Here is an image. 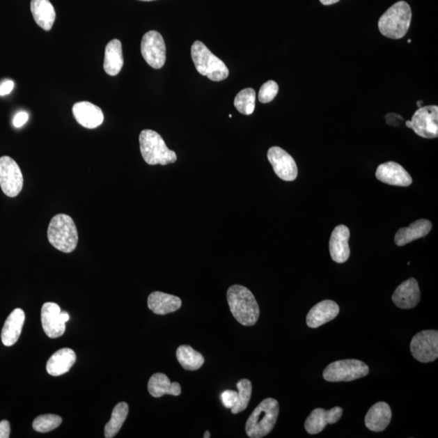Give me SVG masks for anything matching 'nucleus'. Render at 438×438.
I'll use <instances>...</instances> for the list:
<instances>
[{
  "label": "nucleus",
  "instance_id": "obj_1",
  "mask_svg": "<svg viewBox=\"0 0 438 438\" xmlns=\"http://www.w3.org/2000/svg\"><path fill=\"white\" fill-rule=\"evenodd\" d=\"M231 313L244 327H253L260 317V308L250 290L241 285L230 286L226 293Z\"/></svg>",
  "mask_w": 438,
  "mask_h": 438
},
{
  "label": "nucleus",
  "instance_id": "obj_2",
  "mask_svg": "<svg viewBox=\"0 0 438 438\" xmlns=\"http://www.w3.org/2000/svg\"><path fill=\"white\" fill-rule=\"evenodd\" d=\"M279 414V402L273 398H265L255 408L246 422V434L250 438L268 435L276 424Z\"/></svg>",
  "mask_w": 438,
  "mask_h": 438
},
{
  "label": "nucleus",
  "instance_id": "obj_3",
  "mask_svg": "<svg viewBox=\"0 0 438 438\" xmlns=\"http://www.w3.org/2000/svg\"><path fill=\"white\" fill-rule=\"evenodd\" d=\"M412 16L409 4L405 1L398 2L379 19V31L386 38L400 39L406 36L409 29Z\"/></svg>",
  "mask_w": 438,
  "mask_h": 438
},
{
  "label": "nucleus",
  "instance_id": "obj_4",
  "mask_svg": "<svg viewBox=\"0 0 438 438\" xmlns=\"http://www.w3.org/2000/svg\"><path fill=\"white\" fill-rule=\"evenodd\" d=\"M47 237L53 247L61 252H73L77 246L78 233L75 223L70 216L60 214L53 217L48 226Z\"/></svg>",
  "mask_w": 438,
  "mask_h": 438
},
{
  "label": "nucleus",
  "instance_id": "obj_5",
  "mask_svg": "<svg viewBox=\"0 0 438 438\" xmlns=\"http://www.w3.org/2000/svg\"><path fill=\"white\" fill-rule=\"evenodd\" d=\"M139 141L141 155L147 164L166 166L176 162L175 152L169 149L164 140L155 131H142Z\"/></svg>",
  "mask_w": 438,
  "mask_h": 438
},
{
  "label": "nucleus",
  "instance_id": "obj_6",
  "mask_svg": "<svg viewBox=\"0 0 438 438\" xmlns=\"http://www.w3.org/2000/svg\"><path fill=\"white\" fill-rule=\"evenodd\" d=\"M191 56L196 70L201 75L206 76L213 81H224L228 77L229 70L224 62L214 56L203 42H194Z\"/></svg>",
  "mask_w": 438,
  "mask_h": 438
},
{
  "label": "nucleus",
  "instance_id": "obj_7",
  "mask_svg": "<svg viewBox=\"0 0 438 438\" xmlns=\"http://www.w3.org/2000/svg\"><path fill=\"white\" fill-rule=\"evenodd\" d=\"M369 368L365 362L354 359L334 361L324 368L323 377L331 382H352L368 375Z\"/></svg>",
  "mask_w": 438,
  "mask_h": 438
},
{
  "label": "nucleus",
  "instance_id": "obj_8",
  "mask_svg": "<svg viewBox=\"0 0 438 438\" xmlns=\"http://www.w3.org/2000/svg\"><path fill=\"white\" fill-rule=\"evenodd\" d=\"M408 129L414 130L418 136L427 139L438 136V107H421L413 115L412 120L406 122Z\"/></svg>",
  "mask_w": 438,
  "mask_h": 438
},
{
  "label": "nucleus",
  "instance_id": "obj_9",
  "mask_svg": "<svg viewBox=\"0 0 438 438\" xmlns=\"http://www.w3.org/2000/svg\"><path fill=\"white\" fill-rule=\"evenodd\" d=\"M23 184L22 172L16 161L8 156L0 157V187L3 193L15 198L21 193Z\"/></svg>",
  "mask_w": 438,
  "mask_h": 438
},
{
  "label": "nucleus",
  "instance_id": "obj_10",
  "mask_svg": "<svg viewBox=\"0 0 438 438\" xmlns=\"http://www.w3.org/2000/svg\"><path fill=\"white\" fill-rule=\"evenodd\" d=\"M411 352L413 357L421 363H430L438 357V332L435 329H427L416 334L412 338Z\"/></svg>",
  "mask_w": 438,
  "mask_h": 438
},
{
  "label": "nucleus",
  "instance_id": "obj_11",
  "mask_svg": "<svg viewBox=\"0 0 438 438\" xmlns=\"http://www.w3.org/2000/svg\"><path fill=\"white\" fill-rule=\"evenodd\" d=\"M141 55L152 68L159 70L166 62V45L159 32L151 31L145 34L141 43Z\"/></svg>",
  "mask_w": 438,
  "mask_h": 438
},
{
  "label": "nucleus",
  "instance_id": "obj_12",
  "mask_svg": "<svg viewBox=\"0 0 438 438\" xmlns=\"http://www.w3.org/2000/svg\"><path fill=\"white\" fill-rule=\"evenodd\" d=\"M41 317L42 328L49 338H56L65 334L70 314L62 312L57 304L52 302L44 304Z\"/></svg>",
  "mask_w": 438,
  "mask_h": 438
},
{
  "label": "nucleus",
  "instance_id": "obj_13",
  "mask_svg": "<svg viewBox=\"0 0 438 438\" xmlns=\"http://www.w3.org/2000/svg\"><path fill=\"white\" fill-rule=\"evenodd\" d=\"M269 164L280 179L285 181H294L297 178V165L293 157L282 148L273 146L267 152Z\"/></svg>",
  "mask_w": 438,
  "mask_h": 438
},
{
  "label": "nucleus",
  "instance_id": "obj_14",
  "mask_svg": "<svg viewBox=\"0 0 438 438\" xmlns=\"http://www.w3.org/2000/svg\"><path fill=\"white\" fill-rule=\"evenodd\" d=\"M343 411L341 407H334L331 410L316 408L307 418L304 423V429L309 435H318L327 425L336 424L341 419Z\"/></svg>",
  "mask_w": 438,
  "mask_h": 438
},
{
  "label": "nucleus",
  "instance_id": "obj_15",
  "mask_svg": "<svg viewBox=\"0 0 438 438\" xmlns=\"http://www.w3.org/2000/svg\"><path fill=\"white\" fill-rule=\"evenodd\" d=\"M376 177L382 183L393 186L407 187L412 183L409 173L396 162H388L379 165Z\"/></svg>",
  "mask_w": 438,
  "mask_h": 438
},
{
  "label": "nucleus",
  "instance_id": "obj_16",
  "mask_svg": "<svg viewBox=\"0 0 438 438\" xmlns=\"http://www.w3.org/2000/svg\"><path fill=\"white\" fill-rule=\"evenodd\" d=\"M349 238H350V230L345 225H338L333 230L331 240H329V253L334 262L344 263L350 257Z\"/></svg>",
  "mask_w": 438,
  "mask_h": 438
},
{
  "label": "nucleus",
  "instance_id": "obj_17",
  "mask_svg": "<svg viewBox=\"0 0 438 438\" xmlns=\"http://www.w3.org/2000/svg\"><path fill=\"white\" fill-rule=\"evenodd\" d=\"M392 300L398 308H415L421 300V290L416 279L411 278L401 283L393 292Z\"/></svg>",
  "mask_w": 438,
  "mask_h": 438
},
{
  "label": "nucleus",
  "instance_id": "obj_18",
  "mask_svg": "<svg viewBox=\"0 0 438 438\" xmlns=\"http://www.w3.org/2000/svg\"><path fill=\"white\" fill-rule=\"evenodd\" d=\"M72 113L78 124L88 130L96 129L104 120L101 108L88 102L76 103Z\"/></svg>",
  "mask_w": 438,
  "mask_h": 438
},
{
  "label": "nucleus",
  "instance_id": "obj_19",
  "mask_svg": "<svg viewBox=\"0 0 438 438\" xmlns=\"http://www.w3.org/2000/svg\"><path fill=\"white\" fill-rule=\"evenodd\" d=\"M339 306L333 300H323L310 309L306 318L308 327L318 328L336 318L339 313Z\"/></svg>",
  "mask_w": 438,
  "mask_h": 438
},
{
  "label": "nucleus",
  "instance_id": "obj_20",
  "mask_svg": "<svg viewBox=\"0 0 438 438\" xmlns=\"http://www.w3.org/2000/svg\"><path fill=\"white\" fill-rule=\"evenodd\" d=\"M391 418L390 405L385 402H379L368 410L365 419L366 425L373 432H382L390 425Z\"/></svg>",
  "mask_w": 438,
  "mask_h": 438
},
{
  "label": "nucleus",
  "instance_id": "obj_21",
  "mask_svg": "<svg viewBox=\"0 0 438 438\" xmlns=\"http://www.w3.org/2000/svg\"><path fill=\"white\" fill-rule=\"evenodd\" d=\"M26 315L22 309L16 308L9 315L3 324L1 341L4 346L11 347L18 341L22 331Z\"/></svg>",
  "mask_w": 438,
  "mask_h": 438
},
{
  "label": "nucleus",
  "instance_id": "obj_22",
  "mask_svg": "<svg viewBox=\"0 0 438 438\" xmlns=\"http://www.w3.org/2000/svg\"><path fill=\"white\" fill-rule=\"evenodd\" d=\"M147 303L151 311L157 315L174 313L182 306L180 297L161 292H152L148 297Z\"/></svg>",
  "mask_w": 438,
  "mask_h": 438
},
{
  "label": "nucleus",
  "instance_id": "obj_23",
  "mask_svg": "<svg viewBox=\"0 0 438 438\" xmlns=\"http://www.w3.org/2000/svg\"><path fill=\"white\" fill-rule=\"evenodd\" d=\"M432 225L430 221L427 219H419L412 223L408 228H402L398 230L395 236L396 245L405 246L407 244L425 237L429 235L432 230Z\"/></svg>",
  "mask_w": 438,
  "mask_h": 438
},
{
  "label": "nucleus",
  "instance_id": "obj_24",
  "mask_svg": "<svg viewBox=\"0 0 438 438\" xmlns=\"http://www.w3.org/2000/svg\"><path fill=\"white\" fill-rule=\"evenodd\" d=\"M77 360L76 353L70 348H63L54 353L47 363V371L54 377L61 376L70 370Z\"/></svg>",
  "mask_w": 438,
  "mask_h": 438
},
{
  "label": "nucleus",
  "instance_id": "obj_25",
  "mask_svg": "<svg viewBox=\"0 0 438 438\" xmlns=\"http://www.w3.org/2000/svg\"><path fill=\"white\" fill-rule=\"evenodd\" d=\"M148 391L154 398H161L165 395L179 396L181 393V386L178 382H171L169 377L164 373L154 374L148 382Z\"/></svg>",
  "mask_w": 438,
  "mask_h": 438
},
{
  "label": "nucleus",
  "instance_id": "obj_26",
  "mask_svg": "<svg viewBox=\"0 0 438 438\" xmlns=\"http://www.w3.org/2000/svg\"><path fill=\"white\" fill-rule=\"evenodd\" d=\"M31 13L34 21L44 31H50L56 18V10L49 0H32Z\"/></svg>",
  "mask_w": 438,
  "mask_h": 438
},
{
  "label": "nucleus",
  "instance_id": "obj_27",
  "mask_svg": "<svg viewBox=\"0 0 438 438\" xmlns=\"http://www.w3.org/2000/svg\"><path fill=\"white\" fill-rule=\"evenodd\" d=\"M123 65H124V58H123L122 44L118 39H113L106 47L103 68L108 75L114 77L120 72Z\"/></svg>",
  "mask_w": 438,
  "mask_h": 438
},
{
  "label": "nucleus",
  "instance_id": "obj_28",
  "mask_svg": "<svg viewBox=\"0 0 438 438\" xmlns=\"http://www.w3.org/2000/svg\"><path fill=\"white\" fill-rule=\"evenodd\" d=\"M176 357L185 370L196 371L204 365L205 359L198 352L189 345H182L177 349Z\"/></svg>",
  "mask_w": 438,
  "mask_h": 438
},
{
  "label": "nucleus",
  "instance_id": "obj_29",
  "mask_svg": "<svg viewBox=\"0 0 438 438\" xmlns=\"http://www.w3.org/2000/svg\"><path fill=\"white\" fill-rule=\"evenodd\" d=\"M130 407L127 402H121L114 407L111 418L105 426L104 435L107 438L114 437L120 432L129 415Z\"/></svg>",
  "mask_w": 438,
  "mask_h": 438
},
{
  "label": "nucleus",
  "instance_id": "obj_30",
  "mask_svg": "<svg viewBox=\"0 0 438 438\" xmlns=\"http://www.w3.org/2000/svg\"><path fill=\"white\" fill-rule=\"evenodd\" d=\"M256 91L252 88H244L235 97L234 105L241 114L249 116L255 110Z\"/></svg>",
  "mask_w": 438,
  "mask_h": 438
},
{
  "label": "nucleus",
  "instance_id": "obj_31",
  "mask_svg": "<svg viewBox=\"0 0 438 438\" xmlns=\"http://www.w3.org/2000/svg\"><path fill=\"white\" fill-rule=\"evenodd\" d=\"M236 386L239 391L238 400L234 407L230 409L233 414H238L248 407L253 392L252 383L248 379H241Z\"/></svg>",
  "mask_w": 438,
  "mask_h": 438
},
{
  "label": "nucleus",
  "instance_id": "obj_32",
  "mask_svg": "<svg viewBox=\"0 0 438 438\" xmlns=\"http://www.w3.org/2000/svg\"><path fill=\"white\" fill-rule=\"evenodd\" d=\"M61 424L62 418L60 416L47 414L38 416L33 422V428L38 432H48L56 430Z\"/></svg>",
  "mask_w": 438,
  "mask_h": 438
},
{
  "label": "nucleus",
  "instance_id": "obj_33",
  "mask_svg": "<svg viewBox=\"0 0 438 438\" xmlns=\"http://www.w3.org/2000/svg\"><path fill=\"white\" fill-rule=\"evenodd\" d=\"M279 93V86L274 81H268L260 87L258 93L259 101L268 103L274 100Z\"/></svg>",
  "mask_w": 438,
  "mask_h": 438
},
{
  "label": "nucleus",
  "instance_id": "obj_34",
  "mask_svg": "<svg viewBox=\"0 0 438 438\" xmlns=\"http://www.w3.org/2000/svg\"><path fill=\"white\" fill-rule=\"evenodd\" d=\"M221 402L226 408L231 409L238 400V392L235 391H225L220 396Z\"/></svg>",
  "mask_w": 438,
  "mask_h": 438
},
{
  "label": "nucleus",
  "instance_id": "obj_35",
  "mask_svg": "<svg viewBox=\"0 0 438 438\" xmlns=\"http://www.w3.org/2000/svg\"><path fill=\"white\" fill-rule=\"evenodd\" d=\"M29 120L28 113L26 111L18 112L13 119V125L16 127H21L26 125Z\"/></svg>",
  "mask_w": 438,
  "mask_h": 438
},
{
  "label": "nucleus",
  "instance_id": "obj_36",
  "mask_svg": "<svg viewBox=\"0 0 438 438\" xmlns=\"http://www.w3.org/2000/svg\"><path fill=\"white\" fill-rule=\"evenodd\" d=\"M14 88V82L11 80L3 81L0 85V96H5L11 93Z\"/></svg>",
  "mask_w": 438,
  "mask_h": 438
},
{
  "label": "nucleus",
  "instance_id": "obj_37",
  "mask_svg": "<svg viewBox=\"0 0 438 438\" xmlns=\"http://www.w3.org/2000/svg\"><path fill=\"white\" fill-rule=\"evenodd\" d=\"M10 424L8 421L0 422V438H8L10 437Z\"/></svg>",
  "mask_w": 438,
  "mask_h": 438
},
{
  "label": "nucleus",
  "instance_id": "obj_38",
  "mask_svg": "<svg viewBox=\"0 0 438 438\" xmlns=\"http://www.w3.org/2000/svg\"><path fill=\"white\" fill-rule=\"evenodd\" d=\"M339 1H341V0H320V2H321L323 5H327V6L337 3Z\"/></svg>",
  "mask_w": 438,
  "mask_h": 438
},
{
  "label": "nucleus",
  "instance_id": "obj_39",
  "mask_svg": "<svg viewBox=\"0 0 438 438\" xmlns=\"http://www.w3.org/2000/svg\"><path fill=\"white\" fill-rule=\"evenodd\" d=\"M203 437L204 438H209V437H210V432L208 430L205 431Z\"/></svg>",
  "mask_w": 438,
  "mask_h": 438
},
{
  "label": "nucleus",
  "instance_id": "obj_40",
  "mask_svg": "<svg viewBox=\"0 0 438 438\" xmlns=\"http://www.w3.org/2000/svg\"><path fill=\"white\" fill-rule=\"evenodd\" d=\"M421 104H423V102L422 101H420V102H417L418 107H422Z\"/></svg>",
  "mask_w": 438,
  "mask_h": 438
},
{
  "label": "nucleus",
  "instance_id": "obj_41",
  "mask_svg": "<svg viewBox=\"0 0 438 438\" xmlns=\"http://www.w3.org/2000/svg\"><path fill=\"white\" fill-rule=\"evenodd\" d=\"M141 1L150 2V1H155V0H141Z\"/></svg>",
  "mask_w": 438,
  "mask_h": 438
}]
</instances>
